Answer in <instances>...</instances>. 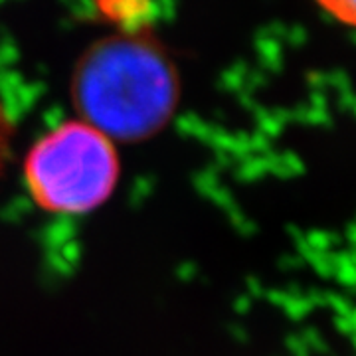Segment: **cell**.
I'll return each mask as SVG.
<instances>
[{"label":"cell","mask_w":356,"mask_h":356,"mask_svg":"<svg viewBox=\"0 0 356 356\" xmlns=\"http://www.w3.org/2000/svg\"><path fill=\"white\" fill-rule=\"evenodd\" d=\"M69 91L78 119L113 143H143L164 131L177 113L180 76L151 30H123L83 52Z\"/></svg>","instance_id":"obj_1"},{"label":"cell","mask_w":356,"mask_h":356,"mask_svg":"<svg viewBox=\"0 0 356 356\" xmlns=\"http://www.w3.org/2000/svg\"><path fill=\"white\" fill-rule=\"evenodd\" d=\"M24 186L52 216H87L105 206L121 180L115 143L81 119H67L38 137L24 159Z\"/></svg>","instance_id":"obj_2"},{"label":"cell","mask_w":356,"mask_h":356,"mask_svg":"<svg viewBox=\"0 0 356 356\" xmlns=\"http://www.w3.org/2000/svg\"><path fill=\"white\" fill-rule=\"evenodd\" d=\"M12 137H14L12 121H10V117L0 103V177H2V173L8 164L10 148H12Z\"/></svg>","instance_id":"obj_3"},{"label":"cell","mask_w":356,"mask_h":356,"mask_svg":"<svg viewBox=\"0 0 356 356\" xmlns=\"http://www.w3.org/2000/svg\"><path fill=\"white\" fill-rule=\"evenodd\" d=\"M323 6L326 12H331L333 16L353 26L356 20V2L355 0H317Z\"/></svg>","instance_id":"obj_4"}]
</instances>
